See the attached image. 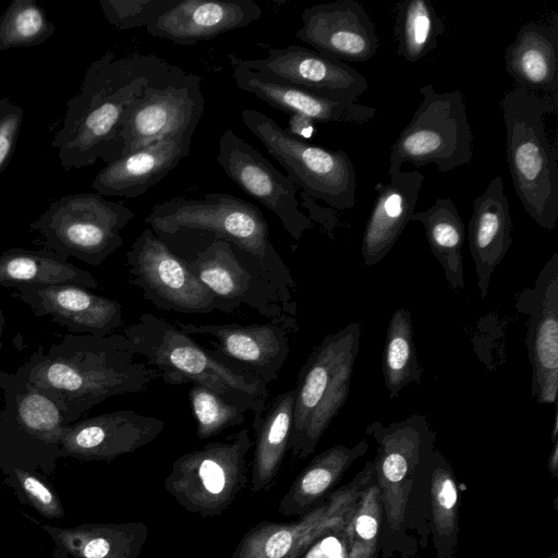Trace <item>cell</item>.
Here are the masks:
<instances>
[{"label":"cell","instance_id":"obj_1","mask_svg":"<svg viewBox=\"0 0 558 558\" xmlns=\"http://www.w3.org/2000/svg\"><path fill=\"white\" fill-rule=\"evenodd\" d=\"M189 72L154 54L116 59L106 51L87 68L80 92L66 102L62 126L52 138L64 170L107 163L123 148L122 119L130 105L155 84L175 82Z\"/></svg>","mask_w":558,"mask_h":558},{"label":"cell","instance_id":"obj_2","mask_svg":"<svg viewBox=\"0 0 558 558\" xmlns=\"http://www.w3.org/2000/svg\"><path fill=\"white\" fill-rule=\"evenodd\" d=\"M122 333H66L22 365L27 379L61 410L69 425L108 398L143 392L159 376L137 362Z\"/></svg>","mask_w":558,"mask_h":558},{"label":"cell","instance_id":"obj_3","mask_svg":"<svg viewBox=\"0 0 558 558\" xmlns=\"http://www.w3.org/2000/svg\"><path fill=\"white\" fill-rule=\"evenodd\" d=\"M366 434L377 444L375 483L383 523L380 558H418V548L429 542L427 521V471L435 449V433L422 414L387 426L375 421Z\"/></svg>","mask_w":558,"mask_h":558},{"label":"cell","instance_id":"obj_4","mask_svg":"<svg viewBox=\"0 0 558 558\" xmlns=\"http://www.w3.org/2000/svg\"><path fill=\"white\" fill-rule=\"evenodd\" d=\"M122 335L131 352L144 357V363L155 368L166 384L203 386L251 412L253 423L266 410L267 384L220 361L167 319L144 313Z\"/></svg>","mask_w":558,"mask_h":558},{"label":"cell","instance_id":"obj_5","mask_svg":"<svg viewBox=\"0 0 558 558\" xmlns=\"http://www.w3.org/2000/svg\"><path fill=\"white\" fill-rule=\"evenodd\" d=\"M158 235L197 230L230 243L255 270L290 290L292 275L269 239V227L254 204L226 193L175 197L151 207L145 218Z\"/></svg>","mask_w":558,"mask_h":558},{"label":"cell","instance_id":"obj_6","mask_svg":"<svg viewBox=\"0 0 558 558\" xmlns=\"http://www.w3.org/2000/svg\"><path fill=\"white\" fill-rule=\"evenodd\" d=\"M557 106L558 100L517 87L500 100L514 191L526 214L546 230L558 218V151L545 129V118L557 113Z\"/></svg>","mask_w":558,"mask_h":558},{"label":"cell","instance_id":"obj_7","mask_svg":"<svg viewBox=\"0 0 558 558\" xmlns=\"http://www.w3.org/2000/svg\"><path fill=\"white\" fill-rule=\"evenodd\" d=\"M361 325L350 323L326 336L311 352L294 386L289 451L295 459L314 452L320 437L345 403L359 354Z\"/></svg>","mask_w":558,"mask_h":558},{"label":"cell","instance_id":"obj_8","mask_svg":"<svg viewBox=\"0 0 558 558\" xmlns=\"http://www.w3.org/2000/svg\"><path fill=\"white\" fill-rule=\"evenodd\" d=\"M248 429L230 434L177 458L165 490L187 512L213 518L228 510L246 487Z\"/></svg>","mask_w":558,"mask_h":558},{"label":"cell","instance_id":"obj_9","mask_svg":"<svg viewBox=\"0 0 558 558\" xmlns=\"http://www.w3.org/2000/svg\"><path fill=\"white\" fill-rule=\"evenodd\" d=\"M134 216L123 203L83 192L52 202L29 228L43 236L46 250L99 266L123 244L120 232Z\"/></svg>","mask_w":558,"mask_h":558},{"label":"cell","instance_id":"obj_10","mask_svg":"<svg viewBox=\"0 0 558 558\" xmlns=\"http://www.w3.org/2000/svg\"><path fill=\"white\" fill-rule=\"evenodd\" d=\"M241 116L245 126L286 169L296 187L333 209L354 207L356 179L348 154L299 138L263 112L244 109Z\"/></svg>","mask_w":558,"mask_h":558},{"label":"cell","instance_id":"obj_11","mask_svg":"<svg viewBox=\"0 0 558 558\" xmlns=\"http://www.w3.org/2000/svg\"><path fill=\"white\" fill-rule=\"evenodd\" d=\"M422 101L390 148L389 168L410 162L428 163L448 172L473 158V133L466 117L463 94L438 93L432 84L420 88Z\"/></svg>","mask_w":558,"mask_h":558},{"label":"cell","instance_id":"obj_12","mask_svg":"<svg viewBox=\"0 0 558 558\" xmlns=\"http://www.w3.org/2000/svg\"><path fill=\"white\" fill-rule=\"evenodd\" d=\"M374 476L372 460L349 483L332 490L298 520L255 524L239 541L230 558H302L317 541L345 527Z\"/></svg>","mask_w":558,"mask_h":558},{"label":"cell","instance_id":"obj_13","mask_svg":"<svg viewBox=\"0 0 558 558\" xmlns=\"http://www.w3.org/2000/svg\"><path fill=\"white\" fill-rule=\"evenodd\" d=\"M126 265L130 282L159 310L182 314L236 310L214 294L150 228L126 252Z\"/></svg>","mask_w":558,"mask_h":558},{"label":"cell","instance_id":"obj_14","mask_svg":"<svg viewBox=\"0 0 558 558\" xmlns=\"http://www.w3.org/2000/svg\"><path fill=\"white\" fill-rule=\"evenodd\" d=\"M185 262L214 294L235 308L247 305L269 319L296 314L290 290L266 279L223 240L215 239Z\"/></svg>","mask_w":558,"mask_h":558},{"label":"cell","instance_id":"obj_15","mask_svg":"<svg viewBox=\"0 0 558 558\" xmlns=\"http://www.w3.org/2000/svg\"><path fill=\"white\" fill-rule=\"evenodd\" d=\"M227 57L231 65L336 101L357 102L368 87L366 77L345 62L298 45L269 49L263 59Z\"/></svg>","mask_w":558,"mask_h":558},{"label":"cell","instance_id":"obj_16","mask_svg":"<svg viewBox=\"0 0 558 558\" xmlns=\"http://www.w3.org/2000/svg\"><path fill=\"white\" fill-rule=\"evenodd\" d=\"M4 405L0 410V451L60 453L65 426L58 405L31 384L23 366L15 373L0 371Z\"/></svg>","mask_w":558,"mask_h":558},{"label":"cell","instance_id":"obj_17","mask_svg":"<svg viewBox=\"0 0 558 558\" xmlns=\"http://www.w3.org/2000/svg\"><path fill=\"white\" fill-rule=\"evenodd\" d=\"M189 336H206L208 349L220 361L253 375L265 384L277 379L290 351L289 333L295 326L292 316L264 324H191L175 322Z\"/></svg>","mask_w":558,"mask_h":558},{"label":"cell","instance_id":"obj_18","mask_svg":"<svg viewBox=\"0 0 558 558\" xmlns=\"http://www.w3.org/2000/svg\"><path fill=\"white\" fill-rule=\"evenodd\" d=\"M216 160L241 190L279 218L294 240L299 241L312 227L311 219L300 209L298 187L289 175L232 130L221 134Z\"/></svg>","mask_w":558,"mask_h":558},{"label":"cell","instance_id":"obj_19","mask_svg":"<svg viewBox=\"0 0 558 558\" xmlns=\"http://www.w3.org/2000/svg\"><path fill=\"white\" fill-rule=\"evenodd\" d=\"M204 109L201 77L195 74L187 73L175 82L148 86L143 96L130 105L122 119L121 156L197 126Z\"/></svg>","mask_w":558,"mask_h":558},{"label":"cell","instance_id":"obj_20","mask_svg":"<svg viewBox=\"0 0 558 558\" xmlns=\"http://www.w3.org/2000/svg\"><path fill=\"white\" fill-rule=\"evenodd\" d=\"M514 308L529 316L525 338L532 366L531 396L554 404L558 390V253L539 271L533 288L523 289Z\"/></svg>","mask_w":558,"mask_h":558},{"label":"cell","instance_id":"obj_21","mask_svg":"<svg viewBox=\"0 0 558 558\" xmlns=\"http://www.w3.org/2000/svg\"><path fill=\"white\" fill-rule=\"evenodd\" d=\"M295 37L338 61L365 62L379 48L369 15L355 0H337L306 8Z\"/></svg>","mask_w":558,"mask_h":558},{"label":"cell","instance_id":"obj_22","mask_svg":"<svg viewBox=\"0 0 558 558\" xmlns=\"http://www.w3.org/2000/svg\"><path fill=\"white\" fill-rule=\"evenodd\" d=\"M165 422L133 410L86 417L65 426L60 453L82 461L111 462L154 441Z\"/></svg>","mask_w":558,"mask_h":558},{"label":"cell","instance_id":"obj_23","mask_svg":"<svg viewBox=\"0 0 558 558\" xmlns=\"http://www.w3.org/2000/svg\"><path fill=\"white\" fill-rule=\"evenodd\" d=\"M14 289L36 316H50L72 333L108 336L123 325L119 302L78 284H19Z\"/></svg>","mask_w":558,"mask_h":558},{"label":"cell","instance_id":"obj_24","mask_svg":"<svg viewBox=\"0 0 558 558\" xmlns=\"http://www.w3.org/2000/svg\"><path fill=\"white\" fill-rule=\"evenodd\" d=\"M262 13L253 0H174L146 29L154 37L186 46L245 27Z\"/></svg>","mask_w":558,"mask_h":558},{"label":"cell","instance_id":"obj_25","mask_svg":"<svg viewBox=\"0 0 558 558\" xmlns=\"http://www.w3.org/2000/svg\"><path fill=\"white\" fill-rule=\"evenodd\" d=\"M196 128L167 135L108 162L92 187L102 196L136 197L146 193L189 155Z\"/></svg>","mask_w":558,"mask_h":558},{"label":"cell","instance_id":"obj_26","mask_svg":"<svg viewBox=\"0 0 558 558\" xmlns=\"http://www.w3.org/2000/svg\"><path fill=\"white\" fill-rule=\"evenodd\" d=\"M517 88L558 100V14L523 24L505 49Z\"/></svg>","mask_w":558,"mask_h":558},{"label":"cell","instance_id":"obj_27","mask_svg":"<svg viewBox=\"0 0 558 558\" xmlns=\"http://www.w3.org/2000/svg\"><path fill=\"white\" fill-rule=\"evenodd\" d=\"M390 182L381 185L362 238V257L366 266L379 263L390 252L411 221L424 175L389 168Z\"/></svg>","mask_w":558,"mask_h":558},{"label":"cell","instance_id":"obj_28","mask_svg":"<svg viewBox=\"0 0 558 558\" xmlns=\"http://www.w3.org/2000/svg\"><path fill=\"white\" fill-rule=\"evenodd\" d=\"M510 206L504 193L502 178H494L473 202L469 221V246L475 264L477 289L484 300L490 278L511 244Z\"/></svg>","mask_w":558,"mask_h":558},{"label":"cell","instance_id":"obj_29","mask_svg":"<svg viewBox=\"0 0 558 558\" xmlns=\"http://www.w3.org/2000/svg\"><path fill=\"white\" fill-rule=\"evenodd\" d=\"M232 68V76L240 89L290 114H303L315 122L355 124L366 123L376 116L374 107L331 100L299 87L272 82L240 65Z\"/></svg>","mask_w":558,"mask_h":558},{"label":"cell","instance_id":"obj_30","mask_svg":"<svg viewBox=\"0 0 558 558\" xmlns=\"http://www.w3.org/2000/svg\"><path fill=\"white\" fill-rule=\"evenodd\" d=\"M368 442L363 439L353 447L332 446L317 454L301 471L278 504V511L284 517H301L336 487L354 461L363 457Z\"/></svg>","mask_w":558,"mask_h":558},{"label":"cell","instance_id":"obj_31","mask_svg":"<svg viewBox=\"0 0 558 558\" xmlns=\"http://www.w3.org/2000/svg\"><path fill=\"white\" fill-rule=\"evenodd\" d=\"M57 547L74 558H138L148 536L144 522L44 525Z\"/></svg>","mask_w":558,"mask_h":558},{"label":"cell","instance_id":"obj_32","mask_svg":"<svg viewBox=\"0 0 558 558\" xmlns=\"http://www.w3.org/2000/svg\"><path fill=\"white\" fill-rule=\"evenodd\" d=\"M294 388L279 393L253 423L255 450L252 461L251 489L268 490L274 485L289 444L293 425Z\"/></svg>","mask_w":558,"mask_h":558},{"label":"cell","instance_id":"obj_33","mask_svg":"<svg viewBox=\"0 0 558 558\" xmlns=\"http://www.w3.org/2000/svg\"><path fill=\"white\" fill-rule=\"evenodd\" d=\"M427 521L436 558H456L459 492L451 464L436 449L427 471Z\"/></svg>","mask_w":558,"mask_h":558},{"label":"cell","instance_id":"obj_34","mask_svg":"<svg viewBox=\"0 0 558 558\" xmlns=\"http://www.w3.org/2000/svg\"><path fill=\"white\" fill-rule=\"evenodd\" d=\"M74 283L97 289L99 282L49 250L13 247L0 255V286L14 288L19 284Z\"/></svg>","mask_w":558,"mask_h":558},{"label":"cell","instance_id":"obj_35","mask_svg":"<svg viewBox=\"0 0 558 558\" xmlns=\"http://www.w3.org/2000/svg\"><path fill=\"white\" fill-rule=\"evenodd\" d=\"M411 221L424 226L430 251L442 267L450 289H463L465 227L454 203L449 198H438L427 210L414 213Z\"/></svg>","mask_w":558,"mask_h":558},{"label":"cell","instance_id":"obj_36","mask_svg":"<svg viewBox=\"0 0 558 558\" xmlns=\"http://www.w3.org/2000/svg\"><path fill=\"white\" fill-rule=\"evenodd\" d=\"M420 366L413 341L411 312L398 308L390 317L383 351V375L389 398L396 399L411 383H420Z\"/></svg>","mask_w":558,"mask_h":558},{"label":"cell","instance_id":"obj_37","mask_svg":"<svg viewBox=\"0 0 558 558\" xmlns=\"http://www.w3.org/2000/svg\"><path fill=\"white\" fill-rule=\"evenodd\" d=\"M397 53L416 62L437 47L445 24L429 0H404L395 5Z\"/></svg>","mask_w":558,"mask_h":558},{"label":"cell","instance_id":"obj_38","mask_svg":"<svg viewBox=\"0 0 558 558\" xmlns=\"http://www.w3.org/2000/svg\"><path fill=\"white\" fill-rule=\"evenodd\" d=\"M56 27L35 0H12L0 16V52L44 44Z\"/></svg>","mask_w":558,"mask_h":558},{"label":"cell","instance_id":"obj_39","mask_svg":"<svg viewBox=\"0 0 558 558\" xmlns=\"http://www.w3.org/2000/svg\"><path fill=\"white\" fill-rule=\"evenodd\" d=\"M381 523L379 493L374 476L343 530L345 558H377Z\"/></svg>","mask_w":558,"mask_h":558},{"label":"cell","instance_id":"obj_40","mask_svg":"<svg viewBox=\"0 0 558 558\" xmlns=\"http://www.w3.org/2000/svg\"><path fill=\"white\" fill-rule=\"evenodd\" d=\"M187 397L196 422V435L201 440L241 425L245 421L244 409L227 402L203 386L192 385Z\"/></svg>","mask_w":558,"mask_h":558},{"label":"cell","instance_id":"obj_41","mask_svg":"<svg viewBox=\"0 0 558 558\" xmlns=\"http://www.w3.org/2000/svg\"><path fill=\"white\" fill-rule=\"evenodd\" d=\"M173 2L174 0H99L107 22L120 31L146 27Z\"/></svg>","mask_w":558,"mask_h":558},{"label":"cell","instance_id":"obj_42","mask_svg":"<svg viewBox=\"0 0 558 558\" xmlns=\"http://www.w3.org/2000/svg\"><path fill=\"white\" fill-rule=\"evenodd\" d=\"M14 474L28 500L41 515L48 519L63 517L64 510L59 498L41 480L20 468L14 469Z\"/></svg>","mask_w":558,"mask_h":558},{"label":"cell","instance_id":"obj_43","mask_svg":"<svg viewBox=\"0 0 558 558\" xmlns=\"http://www.w3.org/2000/svg\"><path fill=\"white\" fill-rule=\"evenodd\" d=\"M24 118V110L8 97L0 98V173L9 165L15 150Z\"/></svg>","mask_w":558,"mask_h":558},{"label":"cell","instance_id":"obj_44","mask_svg":"<svg viewBox=\"0 0 558 558\" xmlns=\"http://www.w3.org/2000/svg\"><path fill=\"white\" fill-rule=\"evenodd\" d=\"M299 195L302 199L301 205L303 207H305L310 214V216H307V217L311 219V221L314 220V221L318 222L328 232H330L333 227V221H335L332 211L317 205L315 203L314 198L310 197L307 194H305L302 191L299 192Z\"/></svg>","mask_w":558,"mask_h":558},{"label":"cell","instance_id":"obj_45","mask_svg":"<svg viewBox=\"0 0 558 558\" xmlns=\"http://www.w3.org/2000/svg\"><path fill=\"white\" fill-rule=\"evenodd\" d=\"M287 131L302 140H310L315 132V121L303 114H290Z\"/></svg>","mask_w":558,"mask_h":558},{"label":"cell","instance_id":"obj_46","mask_svg":"<svg viewBox=\"0 0 558 558\" xmlns=\"http://www.w3.org/2000/svg\"><path fill=\"white\" fill-rule=\"evenodd\" d=\"M553 449L548 458V469L550 473L557 477V469H558V441L553 442Z\"/></svg>","mask_w":558,"mask_h":558},{"label":"cell","instance_id":"obj_47","mask_svg":"<svg viewBox=\"0 0 558 558\" xmlns=\"http://www.w3.org/2000/svg\"><path fill=\"white\" fill-rule=\"evenodd\" d=\"M557 435H558V410L556 407L555 415H554V423H553V430H551V435H550L553 442L557 441Z\"/></svg>","mask_w":558,"mask_h":558},{"label":"cell","instance_id":"obj_48","mask_svg":"<svg viewBox=\"0 0 558 558\" xmlns=\"http://www.w3.org/2000/svg\"><path fill=\"white\" fill-rule=\"evenodd\" d=\"M4 315H3V312L2 310L0 308V351L2 349V335H3V329H4Z\"/></svg>","mask_w":558,"mask_h":558},{"label":"cell","instance_id":"obj_49","mask_svg":"<svg viewBox=\"0 0 558 558\" xmlns=\"http://www.w3.org/2000/svg\"><path fill=\"white\" fill-rule=\"evenodd\" d=\"M61 554H62V556L61 555L59 556L58 553H57L53 558H74V557L70 556L69 554H66L65 551H63V550H61Z\"/></svg>","mask_w":558,"mask_h":558},{"label":"cell","instance_id":"obj_50","mask_svg":"<svg viewBox=\"0 0 558 558\" xmlns=\"http://www.w3.org/2000/svg\"><path fill=\"white\" fill-rule=\"evenodd\" d=\"M547 558H558V554L557 553H554L553 555H550L549 557Z\"/></svg>","mask_w":558,"mask_h":558},{"label":"cell","instance_id":"obj_51","mask_svg":"<svg viewBox=\"0 0 558 558\" xmlns=\"http://www.w3.org/2000/svg\"><path fill=\"white\" fill-rule=\"evenodd\" d=\"M169 558H174V557H169Z\"/></svg>","mask_w":558,"mask_h":558}]
</instances>
